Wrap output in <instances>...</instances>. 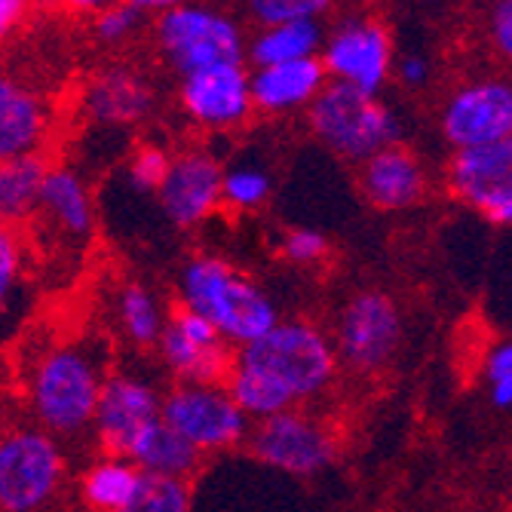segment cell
I'll return each mask as SVG.
<instances>
[{
  "instance_id": "1",
  "label": "cell",
  "mask_w": 512,
  "mask_h": 512,
  "mask_svg": "<svg viewBox=\"0 0 512 512\" xmlns=\"http://www.w3.org/2000/svg\"><path fill=\"white\" fill-rule=\"evenodd\" d=\"M338 375L332 338L307 319H279L267 335L234 350L224 390L249 421L301 408Z\"/></svg>"
},
{
  "instance_id": "2",
  "label": "cell",
  "mask_w": 512,
  "mask_h": 512,
  "mask_svg": "<svg viewBox=\"0 0 512 512\" xmlns=\"http://www.w3.org/2000/svg\"><path fill=\"white\" fill-rule=\"evenodd\" d=\"M178 307L212 322L227 347H246L279 322L273 298L218 255H194L178 276Z\"/></svg>"
},
{
  "instance_id": "3",
  "label": "cell",
  "mask_w": 512,
  "mask_h": 512,
  "mask_svg": "<svg viewBox=\"0 0 512 512\" xmlns=\"http://www.w3.org/2000/svg\"><path fill=\"white\" fill-rule=\"evenodd\" d=\"M105 378V365L83 344L43 350L28 371V405L37 427L56 439L89 430Z\"/></svg>"
},
{
  "instance_id": "4",
  "label": "cell",
  "mask_w": 512,
  "mask_h": 512,
  "mask_svg": "<svg viewBox=\"0 0 512 512\" xmlns=\"http://www.w3.org/2000/svg\"><path fill=\"white\" fill-rule=\"evenodd\" d=\"M307 123L316 142L347 163H365L378 151L402 142L396 114L378 96H365L332 80L307 108Z\"/></svg>"
},
{
  "instance_id": "5",
  "label": "cell",
  "mask_w": 512,
  "mask_h": 512,
  "mask_svg": "<svg viewBox=\"0 0 512 512\" xmlns=\"http://www.w3.org/2000/svg\"><path fill=\"white\" fill-rule=\"evenodd\" d=\"M157 46L172 71L191 77L221 65H243L246 37L221 10L197 4H169L154 16Z\"/></svg>"
},
{
  "instance_id": "6",
  "label": "cell",
  "mask_w": 512,
  "mask_h": 512,
  "mask_svg": "<svg viewBox=\"0 0 512 512\" xmlns=\"http://www.w3.org/2000/svg\"><path fill=\"white\" fill-rule=\"evenodd\" d=\"M65 482V454L40 427L0 436V512H40Z\"/></svg>"
},
{
  "instance_id": "7",
  "label": "cell",
  "mask_w": 512,
  "mask_h": 512,
  "mask_svg": "<svg viewBox=\"0 0 512 512\" xmlns=\"http://www.w3.org/2000/svg\"><path fill=\"white\" fill-rule=\"evenodd\" d=\"M405 335L402 313L387 292L365 289L356 292L338 313L332 347L338 365H347L353 375L371 378L396 356Z\"/></svg>"
},
{
  "instance_id": "8",
  "label": "cell",
  "mask_w": 512,
  "mask_h": 512,
  "mask_svg": "<svg viewBox=\"0 0 512 512\" xmlns=\"http://www.w3.org/2000/svg\"><path fill=\"white\" fill-rule=\"evenodd\" d=\"M249 451L289 476H316L338 457V436L319 417L292 408L249 427Z\"/></svg>"
},
{
  "instance_id": "9",
  "label": "cell",
  "mask_w": 512,
  "mask_h": 512,
  "mask_svg": "<svg viewBox=\"0 0 512 512\" xmlns=\"http://www.w3.org/2000/svg\"><path fill=\"white\" fill-rule=\"evenodd\" d=\"M160 421L200 454L234 448L249 436V417L224 387L178 384L163 396Z\"/></svg>"
},
{
  "instance_id": "10",
  "label": "cell",
  "mask_w": 512,
  "mask_h": 512,
  "mask_svg": "<svg viewBox=\"0 0 512 512\" xmlns=\"http://www.w3.org/2000/svg\"><path fill=\"white\" fill-rule=\"evenodd\" d=\"M439 126L454 151L506 142L512 138V80L497 74L463 80L445 99Z\"/></svg>"
},
{
  "instance_id": "11",
  "label": "cell",
  "mask_w": 512,
  "mask_h": 512,
  "mask_svg": "<svg viewBox=\"0 0 512 512\" xmlns=\"http://www.w3.org/2000/svg\"><path fill=\"white\" fill-rule=\"evenodd\" d=\"M322 71L332 83H344L365 96H378L393 74V37L371 16L344 19L322 43Z\"/></svg>"
},
{
  "instance_id": "12",
  "label": "cell",
  "mask_w": 512,
  "mask_h": 512,
  "mask_svg": "<svg viewBox=\"0 0 512 512\" xmlns=\"http://www.w3.org/2000/svg\"><path fill=\"white\" fill-rule=\"evenodd\" d=\"M448 194L491 224L512 227V138L497 145L454 151L445 169Z\"/></svg>"
},
{
  "instance_id": "13",
  "label": "cell",
  "mask_w": 512,
  "mask_h": 512,
  "mask_svg": "<svg viewBox=\"0 0 512 512\" xmlns=\"http://www.w3.org/2000/svg\"><path fill=\"white\" fill-rule=\"evenodd\" d=\"M157 350L181 384L224 387L230 362H234V350L221 341L212 322L184 307H175L166 319Z\"/></svg>"
},
{
  "instance_id": "14",
  "label": "cell",
  "mask_w": 512,
  "mask_h": 512,
  "mask_svg": "<svg viewBox=\"0 0 512 512\" xmlns=\"http://www.w3.org/2000/svg\"><path fill=\"white\" fill-rule=\"evenodd\" d=\"M160 405L163 396L151 381L126 375V371L123 375H108L96 405V417H92V430H96L108 457H126L132 442L160 421Z\"/></svg>"
},
{
  "instance_id": "15",
  "label": "cell",
  "mask_w": 512,
  "mask_h": 512,
  "mask_svg": "<svg viewBox=\"0 0 512 512\" xmlns=\"http://www.w3.org/2000/svg\"><path fill=\"white\" fill-rule=\"evenodd\" d=\"M221 172V163L203 148L172 154L157 191L166 218L175 227H197L212 218L221 206Z\"/></svg>"
},
{
  "instance_id": "16",
  "label": "cell",
  "mask_w": 512,
  "mask_h": 512,
  "mask_svg": "<svg viewBox=\"0 0 512 512\" xmlns=\"http://www.w3.org/2000/svg\"><path fill=\"white\" fill-rule=\"evenodd\" d=\"M181 108L203 129H234L249 120L252 92L243 65H221L181 80Z\"/></svg>"
},
{
  "instance_id": "17",
  "label": "cell",
  "mask_w": 512,
  "mask_h": 512,
  "mask_svg": "<svg viewBox=\"0 0 512 512\" xmlns=\"http://www.w3.org/2000/svg\"><path fill=\"white\" fill-rule=\"evenodd\" d=\"M53 111L34 86L0 71V166L43 154Z\"/></svg>"
},
{
  "instance_id": "18",
  "label": "cell",
  "mask_w": 512,
  "mask_h": 512,
  "mask_svg": "<svg viewBox=\"0 0 512 512\" xmlns=\"http://www.w3.org/2000/svg\"><path fill=\"white\" fill-rule=\"evenodd\" d=\"M359 191L381 212H402L417 206L430 191L424 160L405 145H390L359 163Z\"/></svg>"
},
{
  "instance_id": "19",
  "label": "cell",
  "mask_w": 512,
  "mask_h": 512,
  "mask_svg": "<svg viewBox=\"0 0 512 512\" xmlns=\"http://www.w3.org/2000/svg\"><path fill=\"white\" fill-rule=\"evenodd\" d=\"M83 108L102 126H135L154 111V86L138 71L108 68L86 83Z\"/></svg>"
},
{
  "instance_id": "20",
  "label": "cell",
  "mask_w": 512,
  "mask_h": 512,
  "mask_svg": "<svg viewBox=\"0 0 512 512\" xmlns=\"http://www.w3.org/2000/svg\"><path fill=\"white\" fill-rule=\"evenodd\" d=\"M325 83L329 77H325L319 59L255 68L249 74L252 108L264 114H292L298 108H310Z\"/></svg>"
},
{
  "instance_id": "21",
  "label": "cell",
  "mask_w": 512,
  "mask_h": 512,
  "mask_svg": "<svg viewBox=\"0 0 512 512\" xmlns=\"http://www.w3.org/2000/svg\"><path fill=\"white\" fill-rule=\"evenodd\" d=\"M37 215L71 240H83L92 230V197L86 181L68 166H50L43 178Z\"/></svg>"
},
{
  "instance_id": "22",
  "label": "cell",
  "mask_w": 512,
  "mask_h": 512,
  "mask_svg": "<svg viewBox=\"0 0 512 512\" xmlns=\"http://www.w3.org/2000/svg\"><path fill=\"white\" fill-rule=\"evenodd\" d=\"M132 467L142 476H157V479H181L188 482L203 463V454L184 442L172 427L163 421L151 424L142 436L132 442L126 457Z\"/></svg>"
},
{
  "instance_id": "23",
  "label": "cell",
  "mask_w": 512,
  "mask_h": 512,
  "mask_svg": "<svg viewBox=\"0 0 512 512\" xmlns=\"http://www.w3.org/2000/svg\"><path fill=\"white\" fill-rule=\"evenodd\" d=\"M325 43V28L319 19H301L286 25L261 28L249 43V59L255 68L289 65L304 59H319Z\"/></svg>"
},
{
  "instance_id": "24",
  "label": "cell",
  "mask_w": 512,
  "mask_h": 512,
  "mask_svg": "<svg viewBox=\"0 0 512 512\" xmlns=\"http://www.w3.org/2000/svg\"><path fill=\"white\" fill-rule=\"evenodd\" d=\"M46 172H50L46 154L22 157L0 166V221L19 227L22 221L37 215Z\"/></svg>"
},
{
  "instance_id": "25",
  "label": "cell",
  "mask_w": 512,
  "mask_h": 512,
  "mask_svg": "<svg viewBox=\"0 0 512 512\" xmlns=\"http://www.w3.org/2000/svg\"><path fill=\"white\" fill-rule=\"evenodd\" d=\"M138 485H142V473L129 460L102 457L83 473L80 494L92 512H120L135 497Z\"/></svg>"
},
{
  "instance_id": "26",
  "label": "cell",
  "mask_w": 512,
  "mask_h": 512,
  "mask_svg": "<svg viewBox=\"0 0 512 512\" xmlns=\"http://www.w3.org/2000/svg\"><path fill=\"white\" fill-rule=\"evenodd\" d=\"M117 322L129 344L151 350L160 344L166 316L151 289H145L142 283H126L117 292Z\"/></svg>"
},
{
  "instance_id": "27",
  "label": "cell",
  "mask_w": 512,
  "mask_h": 512,
  "mask_svg": "<svg viewBox=\"0 0 512 512\" xmlns=\"http://www.w3.org/2000/svg\"><path fill=\"white\" fill-rule=\"evenodd\" d=\"M273 191V181L267 169L255 163H240L221 172V206H230L234 212H252L267 203Z\"/></svg>"
},
{
  "instance_id": "28",
  "label": "cell",
  "mask_w": 512,
  "mask_h": 512,
  "mask_svg": "<svg viewBox=\"0 0 512 512\" xmlns=\"http://www.w3.org/2000/svg\"><path fill=\"white\" fill-rule=\"evenodd\" d=\"M169 4H148V0H135V4H117V7H105L96 22H92V34H96L99 43L105 46H117L129 37L138 34V28H142L151 13H160L166 10Z\"/></svg>"
},
{
  "instance_id": "29",
  "label": "cell",
  "mask_w": 512,
  "mask_h": 512,
  "mask_svg": "<svg viewBox=\"0 0 512 512\" xmlns=\"http://www.w3.org/2000/svg\"><path fill=\"white\" fill-rule=\"evenodd\" d=\"M120 512H191V485L181 479L142 476L135 497Z\"/></svg>"
},
{
  "instance_id": "30",
  "label": "cell",
  "mask_w": 512,
  "mask_h": 512,
  "mask_svg": "<svg viewBox=\"0 0 512 512\" xmlns=\"http://www.w3.org/2000/svg\"><path fill=\"white\" fill-rule=\"evenodd\" d=\"M25 276V240L22 230L0 221V319L10 313V304Z\"/></svg>"
},
{
  "instance_id": "31",
  "label": "cell",
  "mask_w": 512,
  "mask_h": 512,
  "mask_svg": "<svg viewBox=\"0 0 512 512\" xmlns=\"http://www.w3.org/2000/svg\"><path fill=\"white\" fill-rule=\"evenodd\" d=\"M329 10L332 7L325 0H255V4H249V13L261 28L301 19H322Z\"/></svg>"
},
{
  "instance_id": "32",
  "label": "cell",
  "mask_w": 512,
  "mask_h": 512,
  "mask_svg": "<svg viewBox=\"0 0 512 512\" xmlns=\"http://www.w3.org/2000/svg\"><path fill=\"white\" fill-rule=\"evenodd\" d=\"M169 157L163 148L157 145H145V148H138L129 160V181L135 184L138 191H151L157 194L160 191V184L166 178V169H169Z\"/></svg>"
},
{
  "instance_id": "33",
  "label": "cell",
  "mask_w": 512,
  "mask_h": 512,
  "mask_svg": "<svg viewBox=\"0 0 512 512\" xmlns=\"http://www.w3.org/2000/svg\"><path fill=\"white\" fill-rule=\"evenodd\" d=\"M283 255L292 264H316L329 255V240H325V234H319V230L295 227L283 240Z\"/></svg>"
},
{
  "instance_id": "34",
  "label": "cell",
  "mask_w": 512,
  "mask_h": 512,
  "mask_svg": "<svg viewBox=\"0 0 512 512\" xmlns=\"http://www.w3.org/2000/svg\"><path fill=\"white\" fill-rule=\"evenodd\" d=\"M488 43L491 50L512 65V0H500L488 13Z\"/></svg>"
},
{
  "instance_id": "35",
  "label": "cell",
  "mask_w": 512,
  "mask_h": 512,
  "mask_svg": "<svg viewBox=\"0 0 512 512\" xmlns=\"http://www.w3.org/2000/svg\"><path fill=\"white\" fill-rule=\"evenodd\" d=\"M393 71H396L399 83L408 86V89H421V86H427V80H430V62H427L424 56H417V53L402 56V59L396 62Z\"/></svg>"
},
{
  "instance_id": "36",
  "label": "cell",
  "mask_w": 512,
  "mask_h": 512,
  "mask_svg": "<svg viewBox=\"0 0 512 512\" xmlns=\"http://www.w3.org/2000/svg\"><path fill=\"white\" fill-rule=\"evenodd\" d=\"M485 378H488V384L500 381V378H512V338L497 344L488 353V359H485Z\"/></svg>"
},
{
  "instance_id": "37",
  "label": "cell",
  "mask_w": 512,
  "mask_h": 512,
  "mask_svg": "<svg viewBox=\"0 0 512 512\" xmlns=\"http://www.w3.org/2000/svg\"><path fill=\"white\" fill-rule=\"evenodd\" d=\"M25 13H28L25 0H0V43L22 25Z\"/></svg>"
},
{
  "instance_id": "38",
  "label": "cell",
  "mask_w": 512,
  "mask_h": 512,
  "mask_svg": "<svg viewBox=\"0 0 512 512\" xmlns=\"http://www.w3.org/2000/svg\"><path fill=\"white\" fill-rule=\"evenodd\" d=\"M491 402L497 408H512V378H500V381H491Z\"/></svg>"
}]
</instances>
